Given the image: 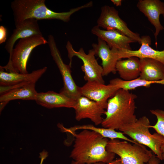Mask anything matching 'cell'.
Instances as JSON below:
<instances>
[{"instance_id": "10", "label": "cell", "mask_w": 164, "mask_h": 164, "mask_svg": "<svg viewBox=\"0 0 164 164\" xmlns=\"http://www.w3.org/2000/svg\"><path fill=\"white\" fill-rule=\"evenodd\" d=\"M36 83L26 82L9 87H0V111L12 100L35 101L38 93L35 89Z\"/></svg>"}, {"instance_id": "3", "label": "cell", "mask_w": 164, "mask_h": 164, "mask_svg": "<svg viewBox=\"0 0 164 164\" xmlns=\"http://www.w3.org/2000/svg\"><path fill=\"white\" fill-rule=\"evenodd\" d=\"M45 0H14L11 3L15 26L29 19L38 20L56 19L68 22L71 16L84 8L92 6L90 2L71 9L69 11L56 12L48 8Z\"/></svg>"}, {"instance_id": "5", "label": "cell", "mask_w": 164, "mask_h": 164, "mask_svg": "<svg viewBox=\"0 0 164 164\" xmlns=\"http://www.w3.org/2000/svg\"><path fill=\"white\" fill-rule=\"evenodd\" d=\"M46 43L48 41L39 35L19 39L9 56L7 64L0 67L6 72L28 73L26 66L32 51L36 47Z\"/></svg>"}, {"instance_id": "19", "label": "cell", "mask_w": 164, "mask_h": 164, "mask_svg": "<svg viewBox=\"0 0 164 164\" xmlns=\"http://www.w3.org/2000/svg\"><path fill=\"white\" fill-rule=\"evenodd\" d=\"M35 101L38 104L49 109L60 107L74 109L76 102L62 93L53 91L38 93Z\"/></svg>"}, {"instance_id": "1", "label": "cell", "mask_w": 164, "mask_h": 164, "mask_svg": "<svg viewBox=\"0 0 164 164\" xmlns=\"http://www.w3.org/2000/svg\"><path fill=\"white\" fill-rule=\"evenodd\" d=\"M71 134L75 138L70 157L76 164H108L114 160L115 154L106 149L108 138L88 130Z\"/></svg>"}, {"instance_id": "9", "label": "cell", "mask_w": 164, "mask_h": 164, "mask_svg": "<svg viewBox=\"0 0 164 164\" xmlns=\"http://www.w3.org/2000/svg\"><path fill=\"white\" fill-rule=\"evenodd\" d=\"M97 23L100 28L106 30L116 29L141 44V38L139 34L129 29L126 23L120 17L118 11L113 7L102 6Z\"/></svg>"}, {"instance_id": "28", "label": "cell", "mask_w": 164, "mask_h": 164, "mask_svg": "<svg viewBox=\"0 0 164 164\" xmlns=\"http://www.w3.org/2000/svg\"><path fill=\"white\" fill-rule=\"evenodd\" d=\"M94 164H105V163L101 162H97ZM107 164H122L121 160L120 159H118L115 160H113L111 162Z\"/></svg>"}, {"instance_id": "23", "label": "cell", "mask_w": 164, "mask_h": 164, "mask_svg": "<svg viewBox=\"0 0 164 164\" xmlns=\"http://www.w3.org/2000/svg\"><path fill=\"white\" fill-rule=\"evenodd\" d=\"M151 113L156 116L157 122L153 125H150V128L155 130L156 133L164 137V111L159 109L151 110Z\"/></svg>"}, {"instance_id": "22", "label": "cell", "mask_w": 164, "mask_h": 164, "mask_svg": "<svg viewBox=\"0 0 164 164\" xmlns=\"http://www.w3.org/2000/svg\"><path fill=\"white\" fill-rule=\"evenodd\" d=\"M116 69L121 79L125 81L135 79L140 74V59L133 56L120 60L117 63Z\"/></svg>"}, {"instance_id": "2", "label": "cell", "mask_w": 164, "mask_h": 164, "mask_svg": "<svg viewBox=\"0 0 164 164\" xmlns=\"http://www.w3.org/2000/svg\"><path fill=\"white\" fill-rule=\"evenodd\" d=\"M137 97L128 91L119 89L108 101L102 126L119 130L124 125L135 121L137 119L135 114Z\"/></svg>"}, {"instance_id": "17", "label": "cell", "mask_w": 164, "mask_h": 164, "mask_svg": "<svg viewBox=\"0 0 164 164\" xmlns=\"http://www.w3.org/2000/svg\"><path fill=\"white\" fill-rule=\"evenodd\" d=\"M91 33L105 42L110 48L118 50H131V43L136 42L134 40L114 29L103 30L97 25L91 29Z\"/></svg>"}, {"instance_id": "14", "label": "cell", "mask_w": 164, "mask_h": 164, "mask_svg": "<svg viewBox=\"0 0 164 164\" xmlns=\"http://www.w3.org/2000/svg\"><path fill=\"white\" fill-rule=\"evenodd\" d=\"M92 46L95 56H98L102 60L103 76L110 73H115L116 65L119 60L117 55L118 50L110 48L105 42L99 38L97 43L92 44Z\"/></svg>"}, {"instance_id": "26", "label": "cell", "mask_w": 164, "mask_h": 164, "mask_svg": "<svg viewBox=\"0 0 164 164\" xmlns=\"http://www.w3.org/2000/svg\"><path fill=\"white\" fill-rule=\"evenodd\" d=\"M39 158L41 159V161L40 164H43V162L44 159L48 156V152L46 151L43 150L42 152L40 153Z\"/></svg>"}, {"instance_id": "27", "label": "cell", "mask_w": 164, "mask_h": 164, "mask_svg": "<svg viewBox=\"0 0 164 164\" xmlns=\"http://www.w3.org/2000/svg\"><path fill=\"white\" fill-rule=\"evenodd\" d=\"M160 149L162 153V160H164V137L162 136L161 138Z\"/></svg>"}, {"instance_id": "20", "label": "cell", "mask_w": 164, "mask_h": 164, "mask_svg": "<svg viewBox=\"0 0 164 164\" xmlns=\"http://www.w3.org/2000/svg\"><path fill=\"white\" fill-rule=\"evenodd\" d=\"M47 69L46 67L35 70L30 73L22 74L5 71L0 67V87H9L26 82L36 83Z\"/></svg>"}, {"instance_id": "25", "label": "cell", "mask_w": 164, "mask_h": 164, "mask_svg": "<svg viewBox=\"0 0 164 164\" xmlns=\"http://www.w3.org/2000/svg\"><path fill=\"white\" fill-rule=\"evenodd\" d=\"M160 160L156 156L153 155L145 164H160Z\"/></svg>"}, {"instance_id": "11", "label": "cell", "mask_w": 164, "mask_h": 164, "mask_svg": "<svg viewBox=\"0 0 164 164\" xmlns=\"http://www.w3.org/2000/svg\"><path fill=\"white\" fill-rule=\"evenodd\" d=\"M75 110V119L77 121L85 118L90 119L95 125L101 124L106 108L100 104L83 96L77 100Z\"/></svg>"}, {"instance_id": "6", "label": "cell", "mask_w": 164, "mask_h": 164, "mask_svg": "<svg viewBox=\"0 0 164 164\" xmlns=\"http://www.w3.org/2000/svg\"><path fill=\"white\" fill-rule=\"evenodd\" d=\"M106 149L119 156L122 164H145L153 155L144 145L117 139L109 140Z\"/></svg>"}, {"instance_id": "12", "label": "cell", "mask_w": 164, "mask_h": 164, "mask_svg": "<svg viewBox=\"0 0 164 164\" xmlns=\"http://www.w3.org/2000/svg\"><path fill=\"white\" fill-rule=\"evenodd\" d=\"M116 86L96 81H89L80 87L82 96L97 102L106 109L108 100L119 89Z\"/></svg>"}, {"instance_id": "15", "label": "cell", "mask_w": 164, "mask_h": 164, "mask_svg": "<svg viewBox=\"0 0 164 164\" xmlns=\"http://www.w3.org/2000/svg\"><path fill=\"white\" fill-rule=\"evenodd\" d=\"M141 38V46L138 50H118L117 55L119 60L122 58L134 56L137 57L139 59L149 58L154 59L164 64V50L159 51L152 48L150 46L151 40L149 36H142Z\"/></svg>"}, {"instance_id": "24", "label": "cell", "mask_w": 164, "mask_h": 164, "mask_svg": "<svg viewBox=\"0 0 164 164\" xmlns=\"http://www.w3.org/2000/svg\"><path fill=\"white\" fill-rule=\"evenodd\" d=\"M7 39V29L3 26H0V44L5 42Z\"/></svg>"}, {"instance_id": "13", "label": "cell", "mask_w": 164, "mask_h": 164, "mask_svg": "<svg viewBox=\"0 0 164 164\" xmlns=\"http://www.w3.org/2000/svg\"><path fill=\"white\" fill-rule=\"evenodd\" d=\"M137 7L146 16L150 22L154 26V35L157 45V39L160 32L164 29L159 20V16H164V2L159 0H139Z\"/></svg>"}, {"instance_id": "16", "label": "cell", "mask_w": 164, "mask_h": 164, "mask_svg": "<svg viewBox=\"0 0 164 164\" xmlns=\"http://www.w3.org/2000/svg\"><path fill=\"white\" fill-rule=\"evenodd\" d=\"M38 20L33 19H27L15 26V29L7 41L5 46L6 50L9 54V56L18 40L35 35L43 36Z\"/></svg>"}, {"instance_id": "31", "label": "cell", "mask_w": 164, "mask_h": 164, "mask_svg": "<svg viewBox=\"0 0 164 164\" xmlns=\"http://www.w3.org/2000/svg\"><path fill=\"white\" fill-rule=\"evenodd\" d=\"M163 17H164V16H163Z\"/></svg>"}, {"instance_id": "18", "label": "cell", "mask_w": 164, "mask_h": 164, "mask_svg": "<svg viewBox=\"0 0 164 164\" xmlns=\"http://www.w3.org/2000/svg\"><path fill=\"white\" fill-rule=\"evenodd\" d=\"M141 79L164 85V64L156 60L140 59Z\"/></svg>"}, {"instance_id": "29", "label": "cell", "mask_w": 164, "mask_h": 164, "mask_svg": "<svg viewBox=\"0 0 164 164\" xmlns=\"http://www.w3.org/2000/svg\"><path fill=\"white\" fill-rule=\"evenodd\" d=\"M111 2L117 6H120L121 5V0H111Z\"/></svg>"}, {"instance_id": "30", "label": "cell", "mask_w": 164, "mask_h": 164, "mask_svg": "<svg viewBox=\"0 0 164 164\" xmlns=\"http://www.w3.org/2000/svg\"><path fill=\"white\" fill-rule=\"evenodd\" d=\"M70 164H76V163L74 161L72 160Z\"/></svg>"}, {"instance_id": "21", "label": "cell", "mask_w": 164, "mask_h": 164, "mask_svg": "<svg viewBox=\"0 0 164 164\" xmlns=\"http://www.w3.org/2000/svg\"><path fill=\"white\" fill-rule=\"evenodd\" d=\"M57 125L62 132L69 134L75 132L79 130H91L97 132L105 138H109L110 139H121L133 144L135 143V141L127 137L122 132H117L111 128H98L92 125H75L70 128H66L60 124H58Z\"/></svg>"}, {"instance_id": "7", "label": "cell", "mask_w": 164, "mask_h": 164, "mask_svg": "<svg viewBox=\"0 0 164 164\" xmlns=\"http://www.w3.org/2000/svg\"><path fill=\"white\" fill-rule=\"evenodd\" d=\"M68 57L70 62L69 65L71 67L72 59L77 56L81 60L83 64L81 69L84 73V79L87 82L96 81L104 84L102 77L103 69L98 63L95 57V54L92 49L86 54L83 48H80L78 51L73 48L70 42L68 41L66 45Z\"/></svg>"}, {"instance_id": "4", "label": "cell", "mask_w": 164, "mask_h": 164, "mask_svg": "<svg viewBox=\"0 0 164 164\" xmlns=\"http://www.w3.org/2000/svg\"><path fill=\"white\" fill-rule=\"evenodd\" d=\"M150 122L146 116H143L135 121L125 125L119 130L138 143L145 146L162 160L160 145L162 136L149 132Z\"/></svg>"}, {"instance_id": "8", "label": "cell", "mask_w": 164, "mask_h": 164, "mask_svg": "<svg viewBox=\"0 0 164 164\" xmlns=\"http://www.w3.org/2000/svg\"><path fill=\"white\" fill-rule=\"evenodd\" d=\"M47 41L51 55L62 78L63 87L60 92L76 101L82 95L80 87L77 85L72 77L70 70L71 67L63 62L53 36L51 35H49Z\"/></svg>"}]
</instances>
